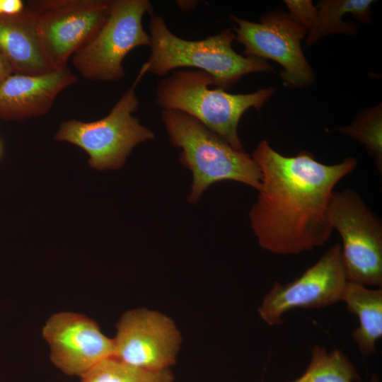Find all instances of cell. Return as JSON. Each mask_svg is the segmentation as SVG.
<instances>
[{
  "mask_svg": "<svg viewBox=\"0 0 382 382\" xmlns=\"http://www.w3.org/2000/svg\"><path fill=\"white\" fill-rule=\"evenodd\" d=\"M251 157L262 174L257 199L249 212L259 245L286 255L325 245L332 231L328 207L333 189L355 169L357 159L326 165L306 151L285 156L267 140L260 141Z\"/></svg>",
  "mask_w": 382,
  "mask_h": 382,
  "instance_id": "1",
  "label": "cell"
},
{
  "mask_svg": "<svg viewBox=\"0 0 382 382\" xmlns=\"http://www.w3.org/2000/svg\"><path fill=\"white\" fill-rule=\"evenodd\" d=\"M149 35L151 52L144 64L147 72L160 76L178 68L194 67L209 74L215 88L226 91L245 74L274 70L266 59L236 52L232 47L236 35L229 28L201 40H185L153 13Z\"/></svg>",
  "mask_w": 382,
  "mask_h": 382,
  "instance_id": "2",
  "label": "cell"
},
{
  "mask_svg": "<svg viewBox=\"0 0 382 382\" xmlns=\"http://www.w3.org/2000/svg\"><path fill=\"white\" fill-rule=\"evenodd\" d=\"M161 119L170 143L182 149L180 162L192 173L189 202H197L218 181L234 180L259 190L261 172L244 151L234 149L197 120L181 111L162 110Z\"/></svg>",
  "mask_w": 382,
  "mask_h": 382,
  "instance_id": "3",
  "label": "cell"
},
{
  "mask_svg": "<svg viewBox=\"0 0 382 382\" xmlns=\"http://www.w3.org/2000/svg\"><path fill=\"white\" fill-rule=\"evenodd\" d=\"M209 86H214V81L205 71H173L158 83L156 103L162 110H178L192 116L234 149L244 151L238 135L240 119L250 108L259 111L274 88L232 94Z\"/></svg>",
  "mask_w": 382,
  "mask_h": 382,
  "instance_id": "4",
  "label": "cell"
},
{
  "mask_svg": "<svg viewBox=\"0 0 382 382\" xmlns=\"http://www.w3.org/2000/svg\"><path fill=\"white\" fill-rule=\"evenodd\" d=\"M146 72L147 67L143 64L131 87L108 115L92 122L74 119L63 121L54 139L83 149L89 156L88 163L92 168L104 170L122 168L137 145L155 137L154 133L133 115L139 104L136 86Z\"/></svg>",
  "mask_w": 382,
  "mask_h": 382,
  "instance_id": "5",
  "label": "cell"
},
{
  "mask_svg": "<svg viewBox=\"0 0 382 382\" xmlns=\"http://www.w3.org/2000/svg\"><path fill=\"white\" fill-rule=\"evenodd\" d=\"M154 13L149 0H110L108 17L94 37L72 57L74 68L86 79L115 82L125 76L123 60L134 49L150 46L142 19Z\"/></svg>",
  "mask_w": 382,
  "mask_h": 382,
  "instance_id": "6",
  "label": "cell"
},
{
  "mask_svg": "<svg viewBox=\"0 0 382 382\" xmlns=\"http://www.w3.org/2000/svg\"><path fill=\"white\" fill-rule=\"evenodd\" d=\"M330 225L340 233L347 281L382 286V224L359 193L333 192L328 207Z\"/></svg>",
  "mask_w": 382,
  "mask_h": 382,
  "instance_id": "7",
  "label": "cell"
},
{
  "mask_svg": "<svg viewBox=\"0 0 382 382\" xmlns=\"http://www.w3.org/2000/svg\"><path fill=\"white\" fill-rule=\"evenodd\" d=\"M110 0H34L26 2L40 45L54 70L67 66L73 54L105 21Z\"/></svg>",
  "mask_w": 382,
  "mask_h": 382,
  "instance_id": "8",
  "label": "cell"
},
{
  "mask_svg": "<svg viewBox=\"0 0 382 382\" xmlns=\"http://www.w3.org/2000/svg\"><path fill=\"white\" fill-rule=\"evenodd\" d=\"M236 40L244 47L243 56L272 59L283 68L280 76L285 86L303 88L315 79L304 57L301 42L306 29L280 10L270 11L254 23L231 15Z\"/></svg>",
  "mask_w": 382,
  "mask_h": 382,
  "instance_id": "9",
  "label": "cell"
},
{
  "mask_svg": "<svg viewBox=\"0 0 382 382\" xmlns=\"http://www.w3.org/2000/svg\"><path fill=\"white\" fill-rule=\"evenodd\" d=\"M347 282L341 245L336 243L292 282H275L265 296L257 312L270 326L283 323V315L297 308H320L341 301Z\"/></svg>",
  "mask_w": 382,
  "mask_h": 382,
  "instance_id": "10",
  "label": "cell"
},
{
  "mask_svg": "<svg viewBox=\"0 0 382 382\" xmlns=\"http://www.w3.org/2000/svg\"><path fill=\"white\" fill-rule=\"evenodd\" d=\"M112 340L114 358L137 368L158 371L169 369L175 363L181 338L168 317L137 309L121 317Z\"/></svg>",
  "mask_w": 382,
  "mask_h": 382,
  "instance_id": "11",
  "label": "cell"
},
{
  "mask_svg": "<svg viewBox=\"0 0 382 382\" xmlns=\"http://www.w3.org/2000/svg\"><path fill=\"white\" fill-rule=\"evenodd\" d=\"M53 364L66 374L83 376L102 361L113 357V340L91 318L73 312L52 316L42 328Z\"/></svg>",
  "mask_w": 382,
  "mask_h": 382,
  "instance_id": "12",
  "label": "cell"
},
{
  "mask_svg": "<svg viewBox=\"0 0 382 382\" xmlns=\"http://www.w3.org/2000/svg\"><path fill=\"white\" fill-rule=\"evenodd\" d=\"M78 77L66 66L37 75L11 74L0 82V119L22 121L46 115Z\"/></svg>",
  "mask_w": 382,
  "mask_h": 382,
  "instance_id": "13",
  "label": "cell"
},
{
  "mask_svg": "<svg viewBox=\"0 0 382 382\" xmlns=\"http://www.w3.org/2000/svg\"><path fill=\"white\" fill-rule=\"evenodd\" d=\"M0 53L12 74L37 76L54 71L45 55L34 20L27 9L18 15L0 17Z\"/></svg>",
  "mask_w": 382,
  "mask_h": 382,
  "instance_id": "14",
  "label": "cell"
},
{
  "mask_svg": "<svg viewBox=\"0 0 382 382\" xmlns=\"http://www.w3.org/2000/svg\"><path fill=\"white\" fill-rule=\"evenodd\" d=\"M341 301L358 318L359 326L351 335L360 353L364 357L374 354L376 342L382 337V289L347 281Z\"/></svg>",
  "mask_w": 382,
  "mask_h": 382,
  "instance_id": "15",
  "label": "cell"
},
{
  "mask_svg": "<svg viewBox=\"0 0 382 382\" xmlns=\"http://www.w3.org/2000/svg\"><path fill=\"white\" fill-rule=\"evenodd\" d=\"M371 0H323L316 6L317 13L315 23L307 32L306 44L311 46L320 37L332 33L354 35L358 25L342 21L346 13L352 14L364 23L371 21Z\"/></svg>",
  "mask_w": 382,
  "mask_h": 382,
  "instance_id": "16",
  "label": "cell"
},
{
  "mask_svg": "<svg viewBox=\"0 0 382 382\" xmlns=\"http://www.w3.org/2000/svg\"><path fill=\"white\" fill-rule=\"evenodd\" d=\"M359 375L354 364L341 351L327 350L314 345L311 349V361L304 373L291 382H357Z\"/></svg>",
  "mask_w": 382,
  "mask_h": 382,
  "instance_id": "17",
  "label": "cell"
},
{
  "mask_svg": "<svg viewBox=\"0 0 382 382\" xmlns=\"http://www.w3.org/2000/svg\"><path fill=\"white\" fill-rule=\"evenodd\" d=\"M81 377V382H173V376L169 369L144 370L114 357L102 361Z\"/></svg>",
  "mask_w": 382,
  "mask_h": 382,
  "instance_id": "18",
  "label": "cell"
},
{
  "mask_svg": "<svg viewBox=\"0 0 382 382\" xmlns=\"http://www.w3.org/2000/svg\"><path fill=\"white\" fill-rule=\"evenodd\" d=\"M337 130L360 141L374 158L376 166L382 170V110L381 104L363 110L349 125Z\"/></svg>",
  "mask_w": 382,
  "mask_h": 382,
  "instance_id": "19",
  "label": "cell"
},
{
  "mask_svg": "<svg viewBox=\"0 0 382 382\" xmlns=\"http://www.w3.org/2000/svg\"><path fill=\"white\" fill-rule=\"evenodd\" d=\"M289 8V16L304 27L307 32L313 27L316 17L317 8L311 1H284Z\"/></svg>",
  "mask_w": 382,
  "mask_h": 382,
  "instance_id": "20",
  "label": "cell"
},
{
  "mask_svg": "<svg viewBox=\"0 0 382 382\" xmlns=\"http://www.w3.org/2000/svg\"><path fill=\"white\" fill-rule=\"evenodd\" d=\"M25 9L26 2L22 0H0V17L18 15Z\"/></svg>",
  "mask_w": 382,
  "mask_h": 382,
  "instance_id": "21",
  "label": "cell"
},
{
  "mask_svg": "<svg viewBox=\"0 0 382 382\" xmlns=\"http://www.w3.org/2000/svg\"><path fill=\"white\" fill-rule=\"evenodd\" d=\"M11 74V66L0 53V82Z\"/></svg>",
  "mask_w": 382,
  "mask_h": 382,
  "instance_id": "22",
  "label": "cell"
},
{
  "mask_svg": "<svg viewBox=\"0 0 382 382\" xmlns=\"http://www.w3.org/2000/svg\"><path fill=\"white\" fill-rule=\"evenodd\" d=\"M176 4L183 10H190L195 7L197 2V1H177Z\"/></svg>",
  "mask_w": 382,
  "mask_h": 382,
  "instance_id": "23",
  "label": "cell"
},
{
  "mask_svg": "<svg viewBox=\"0 0 382 382\" xmlns=\"http://www.w3.org/2000/svg\"><path fill=\"white\" fill-rule=\"evenodd\" d=\"M1 152H2V146H1V141H0V157H1Z\"/></svg>",
  "mask_w": 382,
  "mask_h": 382,
  "instance_id": "24",
  "label": "cell"
}]
</instances>
